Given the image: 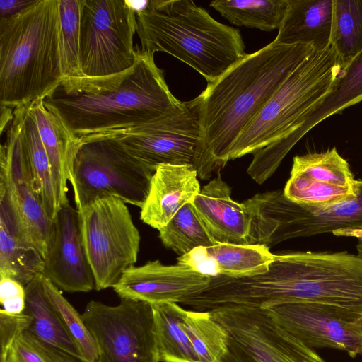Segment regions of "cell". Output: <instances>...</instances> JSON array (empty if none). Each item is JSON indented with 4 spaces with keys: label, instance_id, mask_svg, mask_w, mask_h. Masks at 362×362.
<instances>
[{
    "label": "cell",
    "instance_id": "e0dca14e",
    "mask_svg": "<svg viewBox=\"0 0 362 362\" xmlns=\"http://www.w3.org/2000/svg\"><path fill=\"white\" fill-rule=\"evenodd\" d=\"M42 274L64 291L95 289V279L82 237L80 212L69 204L62 206L52 221Z\"/></svg>",
    "mask_w": 362,
    "mask_h": 362
},
{
    "label": "cell",
    "instance_id": "74e56055",
    "mask_svg": "<svg viewBox=\"0 0 362 362\" xmlns=\"http://www.w3.org/2000/svg\"><path fill=\"white\" fill-rule=\"evenodd\" d=\"M36 0H0V18L17 14L35 3Z\"/></svg>",
    "mask_w": 362,
    "mask_h": 362
},
{
    "label": "cell",
    "instance_id": "5b68a950",
    "mask_svg": "<svg viewBox=\"0 0 362 362\" xmlns=\"http://www.w3.org/2000/svg\"><path fill=\"white\" fill-rule=\"evenodd\" d=\"M59 0H36L0 18V103L13 110L43 99L62 80Z\"/></svg>",
    "mask_w": 362,
    "mask_h": 362
},
{
    "label": "cell",
    "instance_id": "f35d334b",
    "mask_svg": "<svg viewBox=\"0 0 362 362\" xmlns=\"http://www.w3.org/2000/svg\"><path fill=\"white\" fill-rule=\"evenodd\" d=\"M14 110L4 107L1 106V120H0V132L1 134L4 132V131L7 129L8 127L11 122L12 121L14 115Z\"/></svg>",
    "mask_w": 362,
    "mask_h": 362
},
{
    "label": "cell",
    "instance_id": "e575fe53",
    "mask_svg": "<svg viewBox=\"0 0 362 362\" xmlns=\"http://www.w3.org/2000/svg\"><path fill=\"white\" fill-rule=\"evenodd\" d=\"M30 317L25 313L9 315L0 310V362H5L8 352L17 337L30 322Z\"/></svg>",
    "mask_w": 362,
    "mask_h": 362
},
{
    "label": "cell",
    "instance_id": "b9f144b4",
    "mask_svg": "<svg viewBox=\"0 0 362 362\" xmlns=\"http://www.w3.org/2000/svg\"><path fill=\"white\" fill-rule=\"evenodd\" d=\"M357 255L362 258V241H358L356 245Z\"/></svg>",
    "mask_w": 362,
    "mask_h": 362
},
{
    "label": "cell",
    "instance_id": "ab89813d",
    "mask_svg": "<svg viewBox=\"0 0 362 362\" xmlns=\"http://www.w3.org/2000/svg\"><path fill=\"white\" fill-rule=\"evenodd\" d=\"M335 236L339 237H352L362 241V228H351L338 229L332 232Z\"/></svg>",
    "mask_w": 362,
    "mask_h": 362
},
{
    "label": "cell",
    "instance_id": "52a82bcc",
    "mask_svg": "<svg viewBox=\"0 0 362 362\" xmlns=\"http://www.w3.org/2000/svg\"><path fill=\"white\" fill-rule=\"evenodd\" d=\"M78 141L69 182L78 211L95 200L110 197L141 208L153 173L115 138L88 136Z\"/></svg>",
    "mask_w": 362,
    "mask_h": 362
},
{
    "label": "cell",
    "instance_id": "cb8c5ba5",
    "mask_svg": "<svg viewBox=\"0 0 362 362\" xmlns=\"http://www.w3.org/2000/svg\"><path fill=\"white\" fill-rule=\"evenodd\" d=\"M333 0H288L274 40L286 45H310L314 51L330 46Z\"/></svg>",
    "mask_w": 362,
    "mask_h": 362
},
{
    "label": "cell",
    "instance_id": "4fadbf2b",
    "mask_svg": "<svg viewBox=\"0 0 362 362\" xmlns=\"http://www.w3.org/2000/svg\"><path fill=\"white\" fill-rule=\"evenodd\" d=\"M81 316L97 344V362H160L151 304L125 298L115 306L91 300Z\"/></svg>",
    "mask_w": 362,
    "mask_h": 362
},
{
    "label": "cell",
    "instance_id": "1f68e13d",
    "mask_svg": "<svg viewBox=\"0 0 362 362\" xmlns=\"http://www.w3.org/2000/svg\"><path fill=\"white\" fill-rule=\"evenodd\" d=\"M183 327L200 362H218L226 350V334L209 312L183 311Z\"/></svg>",
    "mask_w": 362,
    "mask_h": 362
},
{
    "label": "cell",
    "instance_id": "2e32d148",
    "mask_svg": "<svg viewBox=\"0 0 362 362\" xmlns=\"http://www.w3.org/2000/svg\"><path fill=\"white\" fill-rule=\"evenodd\" d=\"M283 191L294 202L322 205L356 197L358 185L349 164L334 147L295 156Z\"/></svg>",
    "mask_w": 362,
    "mask_h": 362
},
{
    "label": "cell",
    "instance_id": "7a4b0ae2",
    "mask_svg": "<svg viewBox=\"0 0 362 362\" xmlns=\"http://www.w3.org/2000/svg\"><path fill=\"white\" fill-rule=\"evenodd\" d=\"M310 45L272 41L246 54L197 97L207 157L216 170L229 161L230 148L289 75L313 52Z\"/></svg>",
    "mask_w": 362,
    "mask_h": 362
},
{
    "label": "cell",
    "instance_id": "9a60e30c",
    "mask_svg": "<svg viewBox=\"0 0 362 362\" xmlns=\"http://www.w3.org/2000/svg\"><path fill=\"white\" fill-rule=\"evenodd\" d=\"M267 308L286 331L310 348H332L351 357L362 355V339L354 322L362 316L310 302H289Z\"/></svg>",
    "mask_w": 362,
    "mask_h": 362
},
{
    "label": "cell",
    "instance_id": "3957f363",
    "mask_svg": "<svg viewBox=\"0 0 362 362\" xmlns=\"http://www.w3.org/2000/svg\"><path fill=\"white\" fill-rule=\"evenodd\" d=\"M341 71V59L333 47L313 51L240 134L228 160L252 153L247 173L258 184L265 182L297 143L298 131L332 92Z\"/></svg>",
    "mask_w": 362,
    "mask_h": 362
},
{
    "label": "cell",
    "instance_id": "f1b7e54d",
    "mask_svg": "<svg viewBox=\"0 0 362 362\" xmlns=\"http://www.w3.org/2000/svg\"><path fill=\"white\" fill-rule=\"evenodd\" d=\"M362 100V52L341 71L332 92L308 117L296 135L297 142L327 117Z\"/></svg>",
    "mask_w": 362,
    "mask_h": 362
},
{
    "label": "cell",
    "instance_id": "d590c367",
    "mask_svg": "<svg viewBox=\"0 0 362 362\" xmlns=\"http://www.w3.org/2000/svg\"><path fill=\"white\" fill-rule=\"evenodd\" d=\"M5 362H49L21 333L12 344Z\"/></svg>",
    "mask_w": 362,
    "mask_h": 362
},
{
    "label": "cell",
    "instance_id": "6da1fadb",
    "mask_svg": "<svg viewBox=\"0 0 362 362\" xmlns=\"http://www.w3.org/2000/svg\"><path fill=\"white\" fill-rule=\"evenodd\" d=\"M136 50L129 69L101 77H63L42 99L77 140L142 126L182 107L154 54Z\"/></svg>",
    "mask_w": 362,
    "mask_h": 362
},
{
    "label": "cell",
    "instance_id": "484cf974",
    "mask_svg": "<svg viewBox=\"0 0 362 362\" xmlns=\"http://www.w3.org/2000/svg\"><path fill=\"white\" fill-rule=\"evenodd\" d=\"M151 305L159 361L200 362L183 327L184 308L172 302Z\"/></svg>",
    "mask_w": 362,
    "mask_h": 362
},
{
    "label": "cell",
    "instance_id": "4316f807",
    "mask_svg": "<svg viewBox=\"0 0 362 362\" xmlns=\"http://www.w3.org/2000/svg\"><path fill=\"white\" fill-rule=\"evenodd\" d=\"M21 109L34 189L48 218L52 221L60 207L57 199L49 161L29 104L21 106Z\"/></svg>",
    "mask_w": 362,
    "mask_h": 362
},
{
    "label": "cell",
    "instance_id": "ac0fdd59",
    "mask_svg": "<svg viewBox=\"0 0 362 362\" xmlns=\"http://www.w3.org/2000/svg\"><path fill=\"white\" fill-rule=\"evenodd\" d=\"M210 278L185 265H165L154 260L127 269L113 288L120 298L150 304L177 303L204 289Z\"/></svg>",
    "mask_w": 362,
    "mask_h": 362
},
{
    "label": "cell",
    "instance_id": "f546056e",
    "mask_svg": "<svg viewBox=\"0 0 362 362\" xmlns=\"http://www.w3.org/2000/svg\"><path fill=\"white\" fill-rule=\"evenodd\" d=\"M330 46L342 69L362 52V0H333Z\"/></svg>",
    "mask_w": 362,
    "mask_h": 362
},
{
    "label": "cell",
    "instance_id": "4dcf8cb0",
    "mask_svg": "<svg viewBox=\"0 0 362 362\" xmlns=\"http://www.w3.org/2000/svg\"><path fill=\"white\" fill-rule=\"evenodd\" d=\"M159 231L163 245L182 256L216 243L196 214L191 202L182 206Z\"/></svg>",
    "mask_w": 362,
    "mask_h": 362
},
{
    "label": "cell",
    "instance_id": "ba28073f",
    "mask_svg": "<svg viewBox=\"0 0 362 362\" xmlns=\"http://www.w3.org/2000/svg\"><path fill=\"white\" fill-rule=\"evenodd\" d=\"M356 197L333 204L307 205L287 198L283 190L258 193L245 204L254 244L274 245L284 240L362 228V179Z\"/></svg>",
    "mask_w": 362,
    "mask_h": 362
},
{
    "label": "cell",
    "instance_id": "44dd1931",
    "mask_svg": "<svg viewBox=\"0 0 362 362\" xmlns=\"http://www.w3.org/2000/svg\"><path fill=\"white\" fill-rule=\"evenodd\" d=\"M197 177V170L191 165H160L152 175L147 197L141 208V220L158 230L165 227L199 193Z\"/></svg>",
    "mask_w": 362,
    "mask_h": 362
},
{
    "label": "cell",
    "instance_id": "d4e9b609",
    "mask_svg": "<svg viewBox=\"0 0 362 362\" xmlns=\"http://www.w3.org/2000/svg\"><path fill=\"white\" fill-rule=\"evenodd\" d=\"M44 259L25 235L8 202L0 197V277L25 286L42 274Z\"/></svg>",
    "mask_w": 362,
    "mask_h": 362
},
{
    "label": "cell",
    "instance_id": "d6a6232c",
    "mask_svg": "<svg viewBox=\"0 0 362 362\" xmlns=\"http://www.w3.org/2000/svg\"><path fill=\"white\" fill-rule=\"evenodd\" d=\"M83 0H59V51L64 77H84L80 64Z\"/></svg>",
    "mask_w": 362,
    "mask_h": 362
},
{
    "label": "cell",
    "instance_id": "8d00e7d4",
    "mask_svg": "<svg viewBox=\"0 0 362 362\" xmlns=\"http://www.w3.org/2000/svg\"><path fill=\"white\" fill-rule=\"evenodd\" d=\"M25 296V286L10 277H0V303Z\"/></svg>",
    "mask_w": 362,
    "mask_h": 362
},
{
    "label": "cell",
    "instance_id": "ffe728a7",
    "mask_svg": "<svg viewBox=\"0 0 362 362\" xmlns=\"http://www.w3.org/2000/svg\"><path fill=\"white\" fill-rule=\"evenodd\" d=\"M231 190L218 175L200 190L191 204L215 242L250 244L251 218L245 204L231 198Z\"/></svg>",
    "mask_w": 362,
    "mask_h": 362
},
{
    "label": "cell",
    "instance_id": "5bb4252c",
    "mask_svg": "<svg viewBox=\"0 0 362 362\" xmlns=\"http://www.w3.org/2000/svg\"><path fill=\"white\" fill-rule=\"evenodd\" d=\"M1 146L0 197H4L29 242L43 259L49 248L51 221L35 193L23 129L21 107L14 110Z\"/></svg>",
    "mask_w": 362,
    "mask_h": 362
},
{
    "label": "cell",
    "instance_id": "d6986e66",
    "mask_svg": "<svg viewBox=\"0 0 362 362\" xmlns=\"http://www.w3.org/2000/svg\"><path fill=\"white\" fill-rule=\"evenodd\" d=\"M43 275L25 286L24 313L30 322L22 332L49 362H88L57 316L45 292Z\"/></svg>",
    "mask_w": 362,
    "mask_h": 362
},
{
    "label": "cell",
    "instance_id": "9c48e42d",
    "mask_svg": "<svg viewBox=\"0 0 362 362\" xmlns=\"http://www.w3.org/2000/svg\"><path fill=\"white\" fill-rule=\"evenodd\" d=\"M90 136L115 138L130 156L153 173L164 164L191 165L198 176L206 180L216 170L207 157L202 138L198 97L183 102L179 110L157 121Z\"/></svg>",
    "mask_w": 362,
    "mask_h": 362
},
{
    "label": "cell",
    "instance_id": "30bf717a",
    "mask_svg": "<svg viewBox=\"0 0 362 362\" xmlns=\"http://www.w3.org/2000/svg\"><path fill=\"white\" fill-rule=\"evenodd\" d=\"M136 9L124 0H83L80 64L87 77L124 72L137 59L133 45Z\"/></svg>",
    "mask_w": 362,
    "mask_h": 362
},
{
    "label": "cell",
    "instance_id": "603a6c76",
    "mask_svg": "<svg viewBox=\"0 0 362 362\" xmlns=\"http://www.w3.org/2000/svg\"><path fill=\"white\" fill-rule=\"evenodd\" d=\"M29 105L49 161L57 199L61 207L69 204L67 182L78 141L42 99Z\"/></svg>",
    "mask_w": 362,
    "mask_h": 362
},
{
    "label": "cell",
    "instance_id": "8fae6325",
    "mask_svg": "<svg viewBox=\"0 0 362 362\" xmlns=\"http://www.w3.org/2000/svg\"><path fill=\"white\" fill-rule=\"evenodd\" d=\"M79 212L95 289L113 288L137 261L139 232L126 204L116 197L95 200Z\"/></svg>",
    "mask_w": 362,
    "mask_h": 362
},
{
    "label": "cell",
    "instance_id": "836d02e7",
    "mask_svg": "<svg viewBox=\"0 0 362 362\" xmlns=\"http://www.w3.org/2000/svg\"><path fill=\"white\" fill-rule=\"evenodd\" d=\"M47 296L64 327L76 343L88 362H97L99 353L97 344L86 327L82 316L64 297L60 290L43 276Z\"/></svg>",
    "mask_w": 362,
    "mask_h": 362
},
{
    "label": "cell",
    "instance_id": "60d3db41",
    "mask_svg": "<svg viewBox=\"0 0 362 362\" xmlns=\"http://www.w3.org/2000/svg\"><path fill=\"white\" fill-rule=\"evenodd\" d=\"M354 325L362 339V317L354 322Z\"/></svg>",
    "mask_w": 362,
    "mask_h": 362
},
{
    "label": "cell",
    "instance_id": "8992f818",
    "mask_svg": "<svg viewBox=\"0 0 362 362\" xmlns=\"http://www.w3.org/2000/svg\"><path fill=\"white\" fill-rule=\"evenodd\" d=\"M252 292L263 307L289 302L334 306L362 316V258L346 251L274 254Z\"/></svg>",
    "mask_w": 362,
    "mask_h": 362
},
{
    "label": "cell",
    "instance_id": "83f0119b",
    "mask_svg": "<svg viewBox=\"0 0 362 362\" xmlns=\"http://www.w3.org/2000/svg\"><path fill=\"white\" fill-rule=\"evenodd\" d=\"M288 0L214 1L209 6L237 26L262 31L279 30L285 16Z\"/></svg>",
    "mask_w": 362,
    "mask_h": 362
},
{
    "label": "cell",
    "instance_id": "7402d4cb",
    "mask_svg": "<svg viewBox=\"0 0 362 362\" xmlns=\"http://www.w3.org/2000/svg\"><path fill=\"white\" fill-rule=\"evenodd\" d=\"M273 258L264 245L217 243L180 256L177 264L209 276L240 278L266 272Z\"/></svg>",
    "mask_w": 362,
    "mask_h": 362
},
{
    "label": "cell",
    "instance_id": "277c9868",
    "mask_svg": "<svg viewBox=\"0 0 362 362\" xmlns=\"http://www.w3.org/2000/svg\"><path fill=\"white\" fill-rule=\"evenodd\" d=\"M143 52H165L189 65L208 82L243 57L239 30L221 23L192 0H151L136 10Z\"/></svg>",
    "mask_w": 362,
    "mask_h": 362
},
{
    "label": "cell",
    "instance_id": "7c38bea8",
    "mask_svg": "<svg viewBox=\"0 0 362 362\" xmlns=\"http://www.w3.org/2000/svg\"><path fill=\"white\" fill-rule=\"evenodd\" d=\"M226 334L218 362H326L313 348L283 328L264 308L209 312Z\"/></svg>",
    "mask_w": 362,
    "mask_h": 362
}]
</instances>
